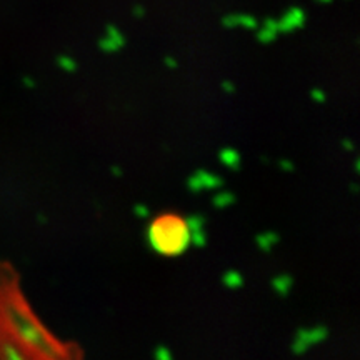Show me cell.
I'll use <instances>...</instances> for the list:
<instances>
[{"label":"cell","mask_w":360,"mask_h":360,"mask_svg":"<svg viewBox=\"0 0 360 360\" xmlns=\"http://www.w3.org/2000/svg\"><path fill=\"white\" fill-rule=\"evenodd\" d=\"M147 238L152 250L165 257H175L190 247V230L184 217L163 214L150 222Z\"/></svg>","instance_id":"1"},{"label":"cell","mask_w":360,"mask_h":360,"mask_svg":"<svg viewBox=\"0 0 360 360\" xmlns=\"http://www.w3.org/2000/svg\"><path fill=\"white\" fill-rule=\"evenodd\" d=\"M329 335V330H327L325 325H315L309 327V329H298L295 340L292 342V352L295 355H302L307 350H310V347L317 345V343L324 342Z\"/></svg>","instance_id":"2"},{"label":"cell","mask_w":360,"mask_h":360,"mask_svg":"<svg viewBox=\"0 0 360 360\" xmlns=\"http://www.w3.org/2000/svg\"><path fill=\"white\" fill-rule=\"evenodd\" d=\"M223 187V178L207 170H197L187 178V189L197 194L200 190H214Z\"/></svg>","instance_id":"3"},{"label":"cell","mask_w":360,"mask_h":360,"mask_svg":"<svg viewBox=\"0 0 360 360\" xmlns=\"http://www.w3.org/2000/svg\"><path fill=\"white\" fill-rule=\"evenodd\" d=\"M307 22V15L300 7H290L282 17L277 20V29L279 34H290L293 30L302 29Z\"/></svg>","instance_id":"4"},{"label":"cell","mask_w":360,"mask_h":360,"mask_svg":"<svg viewBox=\"0 0 360 360\" xmlns=\"http://www.w3.org/2000/svg\"><path fill=\"white\" fill-rule=\"evenodd\" d=\"M222 25L225 27V29L242 27V29H247V30H255L259 27V22L254 15H249V14H228L222 19Z\"/></svg>","instance_id":"5"},{"label":"cell","mask_w":360,"mask_h":360,"mask_svg":"<svg viewBox=\"0 0 360 360\" xmlns=\"http://www.w3.org/2000/svg\"><path fill=\"white\" fill-rule=\"evenodd\" d=\"M257 39L260 43H270L275 40V37L279 35V29H277V20L267 19L264 24L259 25L257 29Z\"/></svg>","instance_id":"6"},{"label":"cell","mask_w":360,"mask_h":360,"mask_svg":"<svg viewBox=\"0 0 360 360\" xmlns=\"http://www.w3.org/2000/svg\"><path fill=\"white\" fill-rule=\"evenodd\" d=\"M219 160L222 165H225L227 168H230V170H238L240 165H242V157L240 154L232 149V147H223V149L219 152Z\"/></svg>","instance_id":"7"},{"label":"cell","mask_w":360,"mask_h":360,"mask_svg":"<svg viewBox=\"0 0 360 360\" xmlns=\"http://www.w3.org/2000/svg\"><path fill=\"white\" fill-rule=\"evenodd\" d=\"M279 242H280L279 233H275L274 230L262 232V233H259L257 237H255V244H257V247L262 250V252H265V254L272 252V249H274Z\"/></svg>","instance_id":"8"},{"label":"cell","mask_w":360,"mask_h":360,"mask_svg":"<svg viewBox=\"0 0 360 360\" xmlns=\"http://www.w3.org/2000/svg\"><path fill=\"white\" fill-rule=\"evenodd\" d=\"M292 287H293V277L288 274H280L274 277V280H272V288L280 297H287L288 292L292 290Z\"/></svg>","instance_id":"9"},{"label":"cell","mask_w":360,"mask_h":360,"mask_svg":"<svg viewBox=\"0 0 360 360\" xmlns=\"http://www.w3.org/2000/svg\"><path fill=\"white\" fill-rule=\"evenodd\" d=\"M222 283L228 288H240L244 285V277L237 270H227L222 275Z\"/></svg>","instance_id":"10"},{"label":"cell","mask_w":360,"mask_h":360,"mask_svg":"<svg viewBox=\"0 0 360 360\" xmlns=\"http://www.w3.org/2000/svg\"><path fill=\"white\" fill-rule=\"evenodd\" d=\"M212 204H214V207H217V209H227V207H230L232 204H235V195L228 192V190H222V192L214 195Z\"/></svg>","instance_id":"11"},{"label":"cell","mask_w":360,"mask_h":360,"mask_svg":"<svg viewBox=\"0 0 360 360\" xmlns=\"http://www.w3.org/2000/svg\"><path fill=\"white\" fill-rule=\"evenodd\" d=\"M57 67L64 70V72H75L77 70V62L67 53H62V55L57 57Z\"/></svg>","instance_id":"12"},{"label":"cell","mask_w":360,"mask_h":360,"mask_svg":"<svg viewBox=\"0 0 360 360\" xmlns=\"http://www.w3.org/2000/svg\"><path fill=\"white\" fill-rule=\"evenodd\" d=\"M105 35L108 37V39H112L113 42H115L118 45V48H122L125 45V37L115 25H107L105 27Z\"/></svg>","instance_id":"13"},{"label":"cell","mask_w":360,"mask_h":360,"mask_svg":"<svg viewBox=\"0 0 360 360\" xmlns=\"http://www.w3.org/2000/svg\"><path fill=\"white\" fill-rule=\"evenodd\" d=\"M185 222H187V227H189L190 232L204 230V227H205V217H202V215H199V214L187 217V219H185Z\"/></svg>","instance_id":"14"},{"label":"cell","mask_w":360,"mask_h":360,"mask_svg":"<svg viewBox=\"0 0 360 360\" xmlns=\"http://www.w3.org/2000/svg\"><path fill=\"white\" fill-rule=\"evenodd\" d=\"M99 47H100V50L105 52V53H113V52L118 50V45H117V43L113 42L112 39H108L107 35H103L102 39L99 40Z\"/></svg>","instance_id":"15"},{"label":"cell","mask_w":360,"mask_h":360,"mask_svg":"<svg viewBox=\"0 0 360 360\" xmlns=\"http://www.w3.org/2000/svg\"><path fill=\"white\" fill-rule=\"evenodd\" d=\"M154 355H155V358H157V360H170V358H172V352L168 350L167 347L159 345V347L155 348Z\"/></svg>","instance_id":"16"},{"label":"cell","mask_w":360,"mask_h":360,"mask_svg":"<svg viewBox=\"0 0 360 360\" xmlns=\"http://www.w3.org/2000/svg\"><path fill=\"white\" fill-rule=\"evenodd\" d=\"M134 214L139 217V219H147V217H150V209L144 204H137L134 205Z\"/></svg>","instance_id":"17"},{"label":"cell","mask_w":360,"mask_h":360,"mask_svg":"<svg viewBox=\"0 0 360 360\" xmlns=\"http://www.w3.org/2000/svg\"><path fill=\"white\" fill-rule=\"evenodd\" d=\"M310 97L315 100V102H319V103H324L325 99H327V95H325V92L324 90H320V89H314L312 90V94H310Z\"/></svg>","instance_id":"18"},{"label":"cell","mask_w":360,"mask_h":360,"mask_svg":"<svg viewBox=\"0 0 360 360\" xmlns=\"http://www.w3.org/2000/svg\"><path fill=\"white\" fill-rule=\"evenodd\" d=\"M222 89L223 92H227V94H235V84H233L232 80H223Z\"/></svg>","instance_id":"19"},{"label":"cell","mask_w":360,"mask_h":360,"mask_svg":"<svg viewBox=\"0 0 360 360\" xmlns=\"http://www.w3.org/2000/svg\"><path fill=\"white\" fill-rule=\"evenodd\" d=\"M279 167L282 168V170H285V172H293V170H295V165H293V163L290 160H287V159L280 160Z\"/></svg>","instance_id":"20"},{"label":"cell","mask_w":360,"mask_h":360,"mask_svg":"<svg viewBox=\"0 0 360 360\" xmlns=\"http://www.w3.org/2000/svg\"><path fill=\"white\" fill-rule=\"evenodd\" d=\"M132 15L135 19H144L145 17V9L142 7V5H135L132 9Z\"/></svg>","instance_id":"21"},{"label":"cell","mask_w":360,"mask_h":360,"mask_svg":"<svg viewBox=\"0 0 360 360\" xmlns=\"http://www.w3.org/2000/svg\"><path fill=\"white\" fill-rule=\"evenodd\" d=\"M165 65H167L168 69H177V60L172 58L170 55H167L165 57Z\"/></svg>","instance_id":"22"},{"label":"cell","mask_w":360,"mask_h":360,"mask_svg":"<svg viewBox=\"0 0 360 360\" xmlns=\"http://www.w3.org/2000/svg\"><path fill=\"white\" fill-rule=\"evenodd\" d=\"M342 145H343V149L348 150V152L353 150V144H352L350 140H342Z\"/></svg>","instance_id":"23"},{"label":"cell","mask_w":360,"mask_h":360,"mask_svg":"<svg viewBox=\"0 0 360 360\" xmlns=\"http://www.w3.org/2000/svg\"><path fill=\"white\" fill-rule=\"evenodd\" d=\"M112 173L115 177H122V168H118V167H112Z\"/></svg>","instance_id":"24"},{"label":"cell","mask_w":360,"mask_h":360,"mask_svg":"<svg viewBox=\"0 0 360 360\" xmlns=\"http://www.w3.org/2000/svg\"><path fill=\"white\" fill-rule=\"evenodd\" d=\"M24 84H25V85H29V87H34V85H35V82H32V79H27V77H25V79H24Z\"/></svg>","instance_id":"25"},{"label":"cell","mask_w":360,"mask_h":360,"mask_svg":"<svg viewBox=\"0 0 360 360\" xmlns=\"http://www.w3.org/2000/svg\"><path fill=\"white\" fill-rule=\"evenodd\" d=\"M315 2H319V4H330L332 0H315Z\"/></svg>","instance_id":"26"}]
</instances>
